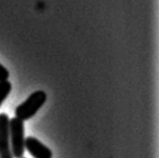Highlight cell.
<instances>
[{
  "label": "cell",
  "mask_w": 159,
  "mask_h": 158,
  "mask_svg": "<svg viewBox=\"0 0 159 158\" xmlns=\"http://www.w3.org/2000/svg\"><path fill=\"white\" fill-rule=\"evenodd\" d=\"M46 101H47V93L45 91L37 90L33 92L24 102L15 109V117L24 122L30 120L45 105Z\"/></svg>",
  "instance_id": "obj_1"
},
{
  "label": "cell",
  "mask_w": 159,
  "mask_h": 158,
  "mask_svg": "<svg viewBox=\"0 0 159 158\" xmlns=\"http://www.w3.org/2000/svg\"><path fill=\"white\" fill-rule=\"evenodd\" d=\"M9 141L13 158H22L25 154V124L14 117L9 120Z\"/></svg>",
  "instance_id": "obj_2"
},
{
  "label": "cell",
  "mask_w": 159,
  "mask_h": 158,
  "mask_svg": "<svg viewBox=\"0 0 159 158\" xmlns=\"http://www.w3.org/2000/svg\"><path fill=\"white\" fill-rule=\"evenodd\" d=\"M0 158H13L9 141V118L0 114Z\"/></svg>",
  "instance_id": "obj_3"
},
{
  "label": "cell",
  "mask_w": 159,
  "mask_h": 158,
  "mask_svg": "<svg viewBox=\"0 0 159 158\" xmlns=\"http://www.w3.org/2000/svg\"><path fill=\"white\" fill-rule=\"evenodd\" d=\"M25 148L34 158H52L53 153L47 146L34 137H28L25 139Z\"/></svg>",
  "instance_id": "obj_4"
},
{
  "label": "cell",
  "mask_w": 159,
  "mask_h": 158,
  "mask_svg": "<svg viewBox=\"0 0 159 158\" xmlns=\"http://www.w3.org/2000/svg\"><path fill=\"white\" fill-rule=\"evenodd\" d=\"M11 88H12V86H11V83L8 80L0 81V106H1L3 102L5 101V98L10 93Z\"/></svg>",
  "instance_id": "obj_5"
},
{
  "label": "cell",
  "mask_w": 159,
  "mask_h": 158,
  "mask_svg": "<svg viewBox=\"0 0 159 158\" xmlns=\"http://www.w3.org/2000/svg\"><path fill=\"white\" fill-rule=\"evenodd\" d=\"M8 77H9V71L3 65L0 64V81L8 80Z\"/></svg>",
  "instance_id": "obj_6"
},
{
  "label": "cell",
  "mask_w": 159,
  "mask_h": 158,
  "mask_svg": "<svg viewBox=\"0 0 159 158\" xmlns=\"http://www.w3.org/2000/svg\"><path fill=\"white\" fill-rule=\"evenodd\" d=\"M22 158H24V157H22Z\"/></svg>",
  "instance_id": "obj_7"
}]
</instances>
